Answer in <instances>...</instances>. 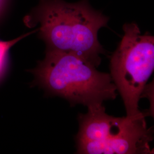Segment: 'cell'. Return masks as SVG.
Listing matches in <instances>:
<instances>
[{"label":"cell","mask_w":154,"mask_h":154,"mask_svg":"<svg viewBox=\"0 0 154 154\" xmlns=\"http://www.w3.org/2000/svg\"><path fill=\"white\" fill-rule=\"evenodd\" d=\"M109 17L93 9L88 0L69 3L64 0H39L38 4L25 17L29 27L38 26L39 37L47 50L76 54L97 67L106 51L98 33L106 27Z\"/></svg>","instance_id":"1"},{"label":"cell","mask_w":154,"mask_h":154,"mask_svg":"<svg viewBox=\"0 0 154 154\" xmlns=\"http://www.w3.org/2000/svg\"><path fill=\"white\" fill-rule=\"evenodd\" d=\"M30 72L35 85L72 105L95 107L117 96L110 74L99 72L91 62L74 53L46 50L44 59Z\"/></svg>","instance_id":"2"},{"label":"cell","mask_w":154,"mask_h":154,"mask_svg":"<svg viewBox=\"0 0 154 154\" xmlns=\"http://www.w3.org/2000/svg\"><path fill=\"white\" fill-rule=\"evenodd\" d=\"M77 152L82 154H151L149 143L153 129L148 128L145 118L109 116L102 105L88 108L78 117Z\"/></svg>","instance_id":"3"},{"label":"cell","mask_w":154,"mask_h":154,"mask_svg":"<svg viewBox=\"0 0 154 154\" xmlns=\"http://www.w3.org/2000/svg\"><path fill=\"white\" fill-rule=\"evenodd\" d=\"M124 35L110 60V75L121 95L126 116L145 118L139 102L154 72V37L142 34L135 23H125Z\"/></svg>","instance_id":"4"},{"label":"cell","mask_w":154,"mask_h":154,"mask_svg":"<svg viewBox=\"0 0 154 154\" xmlns=\"http://www.w3.org/2000/svg\"><path fill=\"white\" fill-rule=\"evenodd\" d=\"M35 32H37V29H35L32 32L27 33L25 35H23L22 36L19 37L18 38H17L11 40V41H0V72L1 71L2 68L4 66L8 52L11 47L17 43L18 41H20L21 39H22V38H25V37L30 35V34Z\"/></svg>","instance_id":"5"},{"label":"cell","mask_w":154,"mask_h":154,"mask_svg":"<svg viewBox=\"0 0 154 154\" xmlns=\"http://www.w3.org/2000/svg\"><path fill=\"white\" fill-rule=\"evenodd\" d=\"M2 1H3V0H0V6H1V5Z\"/></svg>","instance_id":"6"}]
</instances>
